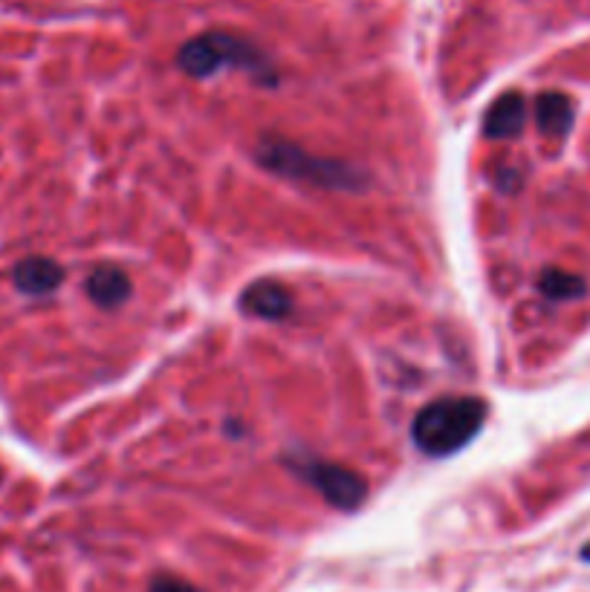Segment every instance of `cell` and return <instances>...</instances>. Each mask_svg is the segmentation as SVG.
<instances>
[{"label": "cell", "instance_id": "obj_1", "mask_svg": "<svg viewBox=\"0 0 590 592\" xmlns=\"http://www.w3.org/2000/svg\"><path fill=\"white\" fill-rule=\"evenodd\" d=\"M490 417V405L475 396H446L429 402L415 417L411 437L429 456H449L466 449Z\"/></svg>", "mask_w": 590, "mask_h": 592}, {"label": "cell", "instance_id": "obj_2", "mask_svg": "<svg viewBox=\"0 0 590 592\" xmlns=\"http://www.w3.org/2000/svg\"><path fill=\"white\" fill-rule=\"evenodd\" d=\"M258 162L269 171L281 176L299 180V183L319 185L330 191H360L365 185V174L356 165L347 162L328 160V157H313L299 144L287 142V139L267 137L258 144Z\"/></svg>", "mask_w": 590, "mask_h": 592}, {"label": "cell", "instance_id": "obj_3", "mask_svg": "<svg viewBox=\"0 0 590 592\" xmlns=\"http://www.w3.org/2000/svg\"><path fill=\"white\" fill-rule=\"evenodd\" d=\"M176 64L194 78L215 76L221 67H240L264 82H276L267 55L246 39L229 35V32H206L192 39L176 53Z\"/></svg>", "mask_w": 590, "mask_h": 592}, {"label": "cell", "instance_id": "obj_4", "mask_svg": "<svg viewBox=\"0 0 590 592\" xmlns=\"http://www.w3.org/2000/svg\"><path fill=\"white\" fill-rule=\"evenodd\" d=\"M290 465L292 471H299L301 477L336 509L353 512L365 500V494H368L365 480L356 471L345 469V465L324 463V460H315V456H310V460H292Z\"/></svg>", "mask_w": 590, "mask_h": 592}, {"label": "cell", "instance_id": "obj_5", "mask_svg": "<svg viewBox=\"0 0 590 592\" xmlns=\"http://www.w3.org/2000/svg\"><path fill=\"white\" fill-rule=\"evenodd\" d=\"M240 310L249 312V315H258V319L278 321L292 310V298L281 283L264 278V281H255L244 289Z\"/></svg>", "mask_w": 590, "mask_h": 592}, {"label": "cell", "instance_id": "obj_6", "mask_svg": "<svg viewBox=\"0 0 590 592\" xmlns=\"http://www.w3.org/2000/svg\"><path fill=\"white\" fill-rule=\"evenodd\" d=\"M527 119V105L522 93H504L501 99L492 101L490 114L483 119V133L490 139H513L522 133Z\"/></svg>", "mask_w": 590, "mask_h": 592}, {"label": "cell", "instance_id": "obj_7", "mask_svg": "<svg viewBox=\"0 0 590 592\" xmlns=\"http://www.w3.org/2000/svg\"><path fill=\"white\" fill-rule=\"evenodd\" d=\"M85 289L93 304L108 306V310L125 304L131 298V281H128V275L119 266H99V269H93Z\"/></svg>", "mask_w": 590, "mask_h": 592}, {"label": "cell", "instance_id": "obj_8", "mask_svg": "<svg viewBox=\"0 0 590 592\" xmlns=\"http://www.w3.org/2000/svg\"><path fill=\"white\" fill-rule=\"evenodd\" d=\"M64 281V269L50 258H26L15 266V287L23 295H46Z\"/></svg>", "mask_w": 590, "mask_h": 592}, {"label": "cell", "instance_id": "obj_9", "mask_svg": "<svg viewBox=\"0 0 590 592\" xmlns=\"http://www.w3.org/2000/svg\"><path fill=\"white\" fill-rule=\"evenodd\" d=\"M536 122L545 137H565L573 125V101L565 93H541L536 99Z\"/></svg>", "mask_w": 590, "mask_h": 592}, {"label": "cell", "instance_id": "obj_10", "mask_svg": "<svg viewBox=\"0 0 590 592\" xmlns=\"http://www.w3.org/2000/svg\"><path fill=\"white\" fill-rule=\"evenodd\" d=\"M541 292L553 301H570V298H582L584 295V281L576 278L570 272H561V269H545L541 281H538Z\"/></svg>", "mask_w": 590, "mask_h": 592}, {"label": "cell", "instance_id": "obj_11", "mask_svg": "<svg viewBox=\"0 0 590 592\" xmlns=\"http://www.w3.org/2000/svg\"><path fill=\"white\" fill-rule=\"evenodd\" d=\"M148 592H203V590H197L194 584H189L185 578L171 575V572H160V575L151 578Z\"/></svg>", "mask_w": 590, "mask_h": 592}, {"label": "cell", "instance_id": "obj_12", "mask_svg": "<svg viewBox=\"0 0 590 592\" xmlns=\"http://www.w3.org/2000/svg\"><path fill=\"white\" fill-rule=\"evenodd\" d=\"M582 558H584V561H590V543L582 549Z\"/></svg>", "mask_w": 590, "mask_h": 592}]
</instances>
